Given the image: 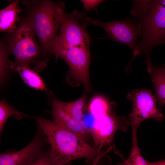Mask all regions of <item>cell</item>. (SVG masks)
Instances as JSON below:
<instances>
[{
  "label": "cell",
  "instance_id": "6da1fadb",
  "mask_svg": "<svg viewBox=\"0 0 165 165\" xmlns=\"http://www.w3.org/2000/svg\"><path fill=\"white\" fill-rule=\"evenodd\" d=\"M24 17L36 36L45 53L52 54L53 46L66 14L63 3L50 0H22Z\"/></svg>",
  "mask_w": 165,
  "mask_h": 165
},
{
  "label": "cell",
  "instance_id": "7a4b0ae2",
  "mask_svg": "<svg viewBox=\"0 0 165 165\" xmlns=\"http://www.w3.org/2000/svg\"><path fill=\"white\" fill-rule=\"evenodd\" d=\"M131 14L138 19L141 39L133 52V59L146 55V64L151 62L150 51L165 39V0H134Z\"/></svg>",
  "mask_w": 165,
  "mask_h": 165
},
{
  "label": "cell",
  "instance_id": "3957f363",
  "mask_svg": "<svg viewBox=\"0 0 165 165\" xmlns=\"http://www.w3.org/2000/svg\"><path fill=\"white\" fill-rule=\"evenodd\" d=\"M36 119L51 145L50 155L54 165H66L80 158H97L98 151L78 135L53 121L42 117H37Z\"/></svg>",
  "mask_w": 165,
  "mask_h": 165
},
{
  "label": "cell",
  "instance_id": "277c9868",
  "mask_svg": "<svg viewBox=\"0 0 165 165\" xmlns=\"http://www.w3.org/2000/svg\"><path fill=\"white\" fill-rule=\"evenodd\" d=\"M18 26L8 33L3 41L10 54L15 59L11 61V69L19 66H26L36 72L47 65L49 57L45 53L37 38L26 19L21 18Z\"/></svg>",
  "mask_w": 165,
  "mask_h": 165
},
{
  "label": "cell",
  "instance_id": "5b68a950",
  "mask_svg": "<svg viewBox=\"0 0 165 165\" xmlns=\"http://www.w3.org/2000/svg\"><path fill=\"white\" fill-rule=\"evenodd\" d=\"M88 23H90L88 18H85L84 15L78 11L66 14L54 46L62 45L89 48L90 40L86 30Z\"/></svg>",
  "mask_w": 165,
  "mask_h": 165
},
{
  "label": "cell",
  "instance_id": "8992f818",
  "mask_svg": "<svg viewBox=\"0 0 165 165\" xmlns=\"http://www.w3.org/2000/svg\"><path fill=\"white\" fill-rule=\"evenodd\" d=\"M127 98L133 102L132 110L129 115L132 130L137 131L141 123L145 119H153L159 122L163 119V114L156 105V96L150 90H135L127 94Z\"/></svg>",
  "mask_w": 165,
  "mask_h": 165
},
{
  "label": "cell",
  "instance_id": "52a82bcc",
  "mask_svg": "<svg viewBox=\"0 0 165 165\" xmlns=\"http://www.w3.org/2000/svg\"><path fill=\"white\" fill-rule=\"evenodd\" d=\"M53 54L64 60L75 78L83 83L87 90H90L88 79L90 61L89 48L55 45L53 50Z\"/></svg>",
  "mask_w": 165,
  "mask_h": 165
},
{
  "label": "cell",
  "instance_id": "ba28073f",
  "mask_svg": "<svg viewBox=\"0 0 165 165\" xmlns=\"http://www.w3.org/2000/svg\"><path fill=\"white\" fill-rule=\"evenodd\" d=\"M89 20L90 23L101 27L113 40L128 46L133 52L136 49L137 39L141 35V28L139 23H134L129 19L106 23L90 18Z\"/></svg>",
  "mask_w": 165,
  "mask_h": 165
},
{
  "label": "cell",
  "instance_id": "9c48e42d",
  "mask_svg": "<svg viewBox=\"0 0 165 165\" xmlns=\"http://www.w3.org/2000/svg\"><path fill=\"white\" fill-rule=\"evenodd\" d=\"M130 122L125 117L116 118L110 113L97 118L94 129L91 133L95 146H99V150L105 145L112 147L114 135L118 130L126 132Z\"/></svg>",
  "mask_w": 165,
  "mask_h": 165
},
{
  "label": "cell",
  "instance_id": "30bf717a",
  "mask_svg": "<svg viewBox=\"0 0 165 165\" xmlns=\"http://www.w3.org/2000/svg\"><path fill=\"white\" fill-rule=\"evenodd\" d=\"M40 139L36 137L27 146L18 151L0 154V165H30L41 155Z\"/></svg>",
  "mask_w": 165,
  "mask_h": 165
},
{
  "label": "cell",
  "instance_id": "8fae6325",
  "mask_svg": "<svg viewBox=\"0 0 165 165\" xmlns=\"http://www.w3.org/2000/svg\"><path fill=\"white\" fill-rule=\"evenodd\" d=\"M52 109L51 113L53 121L84 140L89 133L84 128L80 122L70 114L63 106L61 101L54 98L52 99Z\"/></svg>",
  "mask_w": 165,
  "mask_h": 165
},
{
  "label": "cell",
  "instance_id": "7c38bea8",
  "mask_svg": "<svg viewBox=\"0 0 165 165\" xmlns=\"http://www.w3.org/2000/svg\"><path fill=\"white\" fill-rule=\"evenodd\" d=\"M22 11L19 0H14L0 12V29L1 31L9 33L16 28L15 24L19 13Z\"/></svg>",
  "mask_w": 165,
  "mask_h": 165
},
{
  "label": "cell",
  "instance_id": "4fadbf2b",
  "mask_svg": "<svg viewBox=\"0 0 165 165\" xmlns=\"http://www.w3.org/2000/svg\"><path fill=\"white\" fill-rule=\"evenodd\" d=\"M148 72L153 83L155 96L159 104V109L161 111L165 105V67L150 66Z\"/></svg>",
  "mask_w": 165,
  "mask_h": 165
},
{
  "label": "cell",
  "instance_id": "5bb4252c",
  "mask_svg": "<svg viewBox=\"0 0 165 165\" xmlns=\"http://www.w3.org/2000/svg\"><path fill=\"white\" fill-rule=\"evenodd\" d=\"M17 71L23 81L30 87L37 90H46V87L42 78L37 73L31 68L26 66L16 67Z\"/></svg>",
  "mask_w": 165,
  "mask_h": 165
},
{
  "label": "cell",
  "instance_id": "9a60e30c",
  "mask_svg": "<svg viewBox=\"0 0 165 165\" xmlns=\"http://www.w3.org/2000/svg\"><path fill=\"white\" fill-rule=\"evenodd\" d=\"M132 144L131 151L128 158L117 165H148L147 160L142 156L138 145L137 131H132Z\"/></svg>",
  "mask_w": 165,
  "mask_h": 165
},
{
  "label": "cell",
  "instance_id": "2e32d148",
  "mask_svg": "<svg viewBox=\"0 0 165 165\" xmlns=\"http://www.w3.org/2000/svg\"><path fill=\"white\" fill-rule=\"evenodd\" d=\"M64 107L76 119L80 122L86 110V96H82L77 100L71 102H62Z\"/></svg>",
  "mask_w": 165,
  "mask_h": 165
},
{
  "label": "cell",
  "instance_id": "e0dca14e",
  "mask_svg": "<svg viewBox=\"0 0 165 165\" xmlns=\"http://www.w3.org/2000/svg\"><path fill=\"white\" fill-rule=\"evenodd\" d=\"M14 116L17 119L29 117L27 115L14 109L4 101L0 102V132L1 134L4 125L9 117Z\"/></svg>",
  "mask_w": 165,
  "mask_h": 165
},
{
  "label": "cell",
  "instance_id": "ac0fdd59",
  "mask_svg": "<svg viewBox=\"0 0 165 165\" xmlns=\"http://www.w3.org/2000/svg\"><path fill=\"white\" fill-rule=\"evenodd\" d=\"M0 49V82L2 84L6 81L9 70L11 69V61L8 59L9 55L10 54L3 40L1 41Z\"/></svg>",
  "mask_w": 165,
  "mask_h": 165
},
{
  "label": "cell",
  "instance_id": "d6986e66",
  "mask_svg": "<svg viewBox=\"0 0 165 165\" xmlns=\"http://www.w3.org/2000/svg\"><path fill=\"white\" fill-rule=\"evenodd\" d=\"M89 111L95 117L99 118L110 113V108L104 99L97 97L93 99L89 106Z\"/></svg>",
  "mask_w": 165,
  "mask_h": 165
},
{
  "label": "cell",
  "instance_id": "ffe728a7",
  "mask_svg": "<svg viewBox=\"0 0 165 165\" xmlns=\"http://www.w3.org/2000/svg\"><path fill=\"white\" fill-rule=\"evenodd\" d=\"M97 118L89 111L86 114L85 113L80 121L85 129L89 133H91L93 130Z\"/></svg>",
  "mask_w": 165,
  "mask_h": 165
},
{
  "label": "cell",
  "instance_id": "44dd1931",
  "mask_svg": "<svg viewBox=\"0 0 165 165\" xmlns=\"http://www.w3.org/2000/svg\"><path fill=\"white\" fill-rule=\"evenodd\" d=\"M30 165H54L50 155L49 156L41 155Z\"/></svg>",
  "mask_w": 165,
  "mask_h": 165
},
{
  "label": "cell",
  "instance_id": "7402d4cb",
  "mask_svg": "<svg viewBox=\"0 0 165 165\" xmlns=\"http://www.w3.org/2000/svg\"><path fill=\"white\" fill-rule=\"evenodd\" d=\"M81 1L83 3L84 7L86 11H88L94 8L99 4L104 1V0H81Z\"/></svg>",
  "mask_w": 165,
  "mask_h": 165
},
{
  "label": "cell",
  "instance_id": "603a6c76",
  "mask_svg": "<svg viewBox=\"0 0 165 165\" xmlns=\"http://www.w3.org/2000/svg\"><path fill=\"white\" fill-rule=\"evenodd\" d=\"M148 165H165V159L155 162H150L147 161Z\"/></svg>",
  "mask_w": 165,
  "mask_h": 165
},
{
  "label": "cell",
  "instance_id": "cb8c5ba5",
  "mask_svg": "<svg viewBox=\"0 0 165 165\" xmlns=\"http://www.w3.org/2000/svg\"><path fill=\"white\" fill-rule=\"evenodd\" d=\"M163 43H165V39L164 40V41L163 42L162 44Z\"/></svg>",
  "mask_w": 165,
  "mask_h": 165
}]
</instances>
